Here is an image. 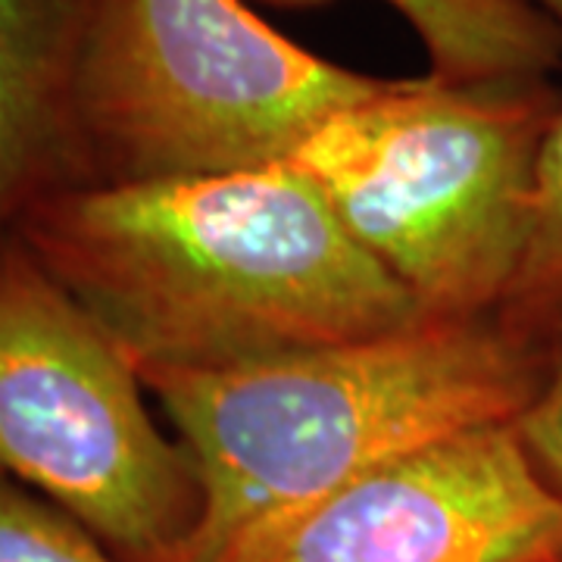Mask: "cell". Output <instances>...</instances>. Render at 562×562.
Returning <instances> with one entry per match:
<instances>
[{
	"mask_svg": "<svg viewBox=\"0 0 562 562\" xmlns=\"http://www.w3.org/2000/svg\"><path fill=\"white\" fill-rule=\"evenodd\" d=\"M25 247L140 382L435 322L288 160L60 191L32 210Z\"/></svg>",
	"mask_w": 562,
	"mask_h": 562,
	"instance_id": "cell-1",
	"label": "cell"
},
{
	"mask_svg": "<svg viewBox=\"0 0 562 562\" xmlns=\"http://www.w3.org/2000/svg\"><path fill=\"white\" fill-rule=\"evenodd\" d=\"M550 369L501 316L425 322L225 372L154 375L203 487L188 562H213L247 525L472 428L519 422Z\"/></svg>",
	"mask_w": 562,
	"mask_h": 562,
	"instance_id": "cell-2",
	"label": "cell"
},
{
	"mask_svg": "<svg viewBox=\"0 0 562 562\" xmlns=\"http://www.w3.org/2000/svg\"><path fill=\"white\" fill-rule=\"evenodd\" d=\"M560 110L550 79H394L288 162L428 319H484L519 272L538 150Z\"/></svg>",
	"mask_w": 562,
	"mask_h": 562,
	"instance_id": "cell-3",
	"label": "cell"
},
{
	"mask_svg": "<svg viewBox=\"0 0 562 562\" xmlns=\"http://www.w3.org/2000/svg\"><path fill=\"white\" fill-rule=\"evenodd\" d=\"M391 81L322 60L241 0H116L88 57L81 120L110 181L210 179L291 160Z\"/></svg>",
	"mask_w": 562,
	"mask_h": 562,
	"instance_id": "cell-4",
	"label": "cell"
},
{
	"mask_svg": "<svg viewBox=\"0 0 562 562\" xmlns=\"http://www.w3.org/2000/svg\"><path fill=\"white\" fill-rule=\"evenodd\" d=\"M140 384L29 247L0 250V479L63 509L120 562H188L201 475L154 425Z\"/></svg>",
	"mask_w": 562,
	"mask_h": 562,
	"instance_id": "cell-5",
	"label": "cell"
},
{
	"mask_svg": "<svg viewBox=\"0 0 562 562\" xmlns=\"http://www.w3.org/2000/svg\"><path fill=\"white\" fill-rule=\"evenodd\" d=\"M213 562H562V494L501 422L247 525Z\"/></svg>",
	"mask_w": 562,
	"mask_h": 562,
	"instance_id": "cell-6",
	"label": "cell"
},
{
	"mask_svg": "<svg viewBox=\"0 0 562 562\" xmlns=\"http://www.w3.org/2000/svg\"><path fill=\"white\" fill-rule=\"evenodd\" d=\"M116 0H0V222L63 162L91 157L81 88Z\"/></svg>",
	"mask_w": 562,
	"mask_h": 562,
	"instance_id": "cell-7",
	"label": "cell"
},
{
	"mask_svg": "<svg viewBox=\"0 0 562 562\" xmlns=\"http://www.w3.org/2000/svg\"><path fill=\"white\" fill-rule=\"evenodd\" d=\"M306 7L319 0H266ZM419 35L438 85L550 79L562 69V32L531 0H384Z\"/></svg>",
	"mask_w": 562,
	"mask_h": 562,
	"instance_id": "cell-8",
	"label": "cell"
},
{
	"mask_svg": "<svg viewBox=\"0 0 562 562\" xmlns=\"http://www.w3.org/2000/svg\"><path fill=\"white\" fill-rule=\"evenodd\" d=\"M497 316L535 341L562 322V110L538 150L522 262Z\"/></svg>",
	"mask_w": 562,
	"mask_h": 562,
	"instance_id": "cell-9",
	"label": "cell"
},
{
	"mask_svg": "<svg viewBox=\"0 0 562 562\" xmlns=\"http://www.w3.org/2000/svg\"><path fill=\"white\" fill-rule=\"evenodd\" d=\"M0 562H120L63 509L0 479Z\"/></svg>",
	"mask_w": 562,
	"mask_h": 562,
	"instance_id": "cell-10",
	"label": "cell"
},
{
	"mask_svg": "<svg viewBox=\"0 0 562 562\" xmlns=\"http://www.w3.org/2000/svg\"><path fill=\"white\" fill-rule=\"evenodd\" d=\"M516 428L543 479L562 494V344L550 357L538 397L519 416Z\"/></svg>",
	"mask_w": 562,
	"mask_h": 562,
	"instance_id": "cell-11",
	"label": "cell"
},
{
	"mask_svg": "<svg viewBox=\"0 0 562 562\" xmlns=\"http://www.w3.org/2000/svg\"><path fill=\"white\" fill-rule=\"evenodd\" d=\"M531 3H535V7H541L543 13L557 22V29L562 32V0H531Z\"/></svg>",
	"mask_w": 562,
	"mask_h": 562,
	"instance_id": "cell-12",
	"label": "cell"
}]
</instances>
